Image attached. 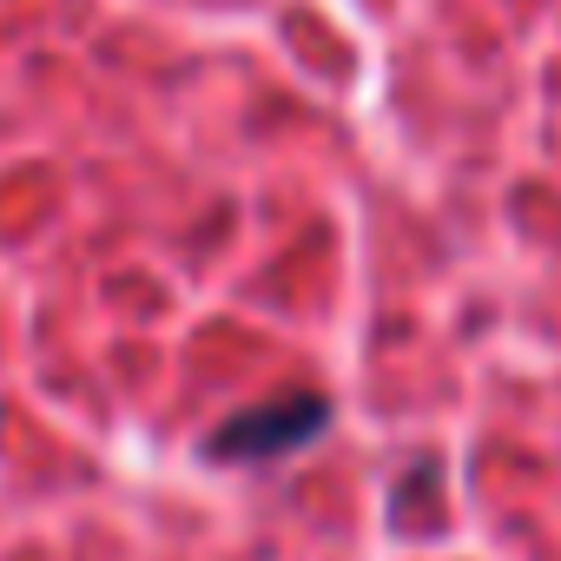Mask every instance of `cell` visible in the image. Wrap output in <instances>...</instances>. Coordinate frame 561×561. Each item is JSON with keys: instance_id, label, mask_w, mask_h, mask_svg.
<instances>
[{"instance_id": "1", "label": "cell", "mask_w": 561, "mask_h": 561, "mask_svg": "<svg viewBox=\"0 0 561 561\" xmlns=\"http://www.w3.org/2000/svg\"><path fill=\"white\" fill-rule=\"evenodd\" d=\"M331 423V403L318 390H291L277 403H251L238 416H225L211 436H205V456L211 462H271V456H298L311 436H324Z\"/></svg>"}]
</instances>
